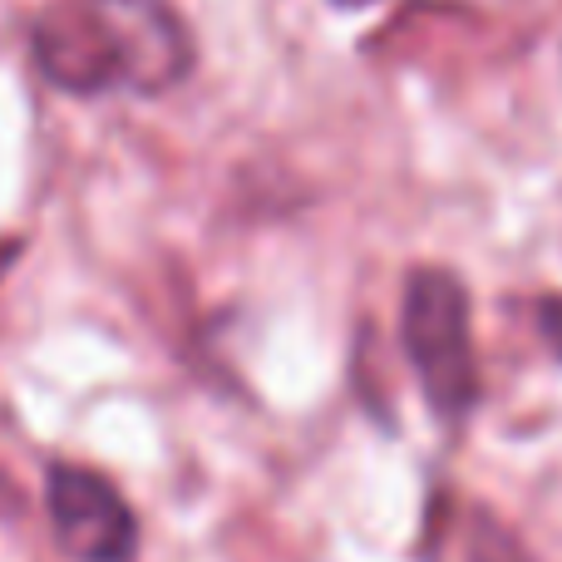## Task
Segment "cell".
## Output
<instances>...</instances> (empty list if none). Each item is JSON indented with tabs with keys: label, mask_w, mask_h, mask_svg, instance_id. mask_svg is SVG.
Returning a JSON list of instances; mask_svg holds the SVG:
<instances>
[{
	"label": "cell",
	"mask_w": 562,
	"mask_h": 562,
	"mask_svg": "<svg viewBox=\"0 0 562 562\" xmlns=\"http://www.w3.org/2000/svg\"><path fill=\"white\" fill-rule=\"evenodd\" d=\"M405 356L425 385L439 419H464L479 395L474 340H469V296L454 272L419 267L405 281Z\"/></svg>",
	"instance_id": "2"
},
{
	"label": "cell",
	"mask_w": 562,
	"mask_h": 562,
	"mask_svg": "<svg viewBox=\"0 0 562 562\" xmlns=\"http://www.w3.org/2000/svg\"><path fill=\"white\" fill-rule=\"evenodd\" d=\"M35 65L69 94H158L193 69V45L164 0H55L35 20Z\"/></svg>",
	"instance_id": "1"
},
{
	"label": "cell",
	"mask_w": 562,
	"mask_h": 562,
	"mask_svg": "<svg viewBox=\"0 0 562 562\" xmlns=\"http://www.w3.org/2000/svg\"><path fill=\"white\" fill-rule=\"evenodd\" d=\"M45 494H49L55 543L75 562H134L138 524L109 479H99L94 469L79 464H55Z\"/></svg>",
	"instance_id": "3"
},
{
	"label": "cell",
	"mask_w": 562,
	"mask_h": 562,
	"mask_svg": "<svg viewBox=\"0 0 562 562\" xmlns=\"http://www.w3.org/2000/svg\"><path fill=\"white\" fill-rule=\"evenodd\" d=\"M336 5H370V0H336Z\"/></svg>",
	"instance_id": "4"
}]
</instances>
